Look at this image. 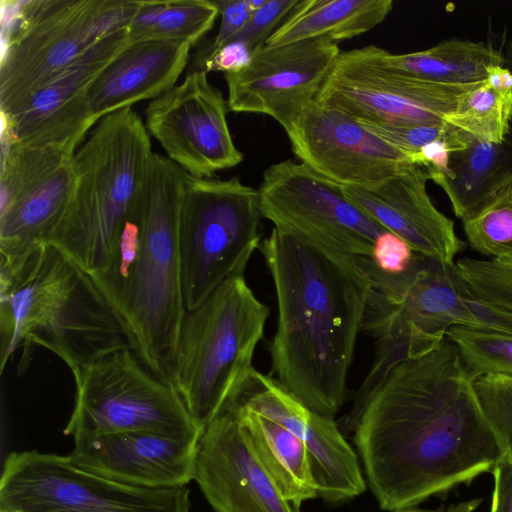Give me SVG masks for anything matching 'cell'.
Segmentation results:
<instances>
[{"instance_id":"obj_1","label":"cell","mask_w":512,"mask_h":512,"mask_svg":"<svg viewBox=\"0 0 512 512\" xmlns=\"http://www.w3.org/2000/svg\"><path fill=\"white\" fill-rule=\"evenodd\" d=\"M474 380L446 336L393 368L352 426L381 509L415 507L493 470L502 456Z\"/></svg>"},{"instance_id":"obj_2","label":"cell","mask_w":512,"mask_h":512,"mask_svg":"<svg viewBox=\"0 0 512 512\" xmlns=\"http://www.w3.org/2000/svg\"><path fill=\"white\" fill-rule=\"evenodd\" d=\"M258 249L273 280L277 325L268 351L276 379L311 410L334 418L370 292L356 257L273 228Z\"/></svg>"},{"instance_id":"obj_3","label":"cell","mask_w":512,"mask_h":512,"mask_svg":"<svg viewBox=\"0 0 512 512\" xmlns=\"http://www.w3.org/2000/svg\"><path fill=\"white\" fill-rule=\"evenodd\" d=\"M185 171L153 153L135 211L108 270L93 278L146 368L171 382L181 323L179 222Z\"/></svg>"},{"instance_id":"obj_4","label":"cell","mask_w":512,"mask_h":512,"mask_svg":"<svg viewBox=\"0 0 512 512\" xmlns=\"http://www.w3.org/2000/svg\"><path fill=\"white\" fill-rule=\"evenodd\" d=\"M0 255L1 372L20 347L21 370L30 346L40 345L71 371L112 351L133 349L93 277L60 249L47 243Z\"/></svg>"},{"instance_id":"obj_5","label":"cell","mask_w":512,"mask_h":512,"mask_svg":"<svg viewBox=\"0 0 512 512\" xmlns=\"http://www.w3.org/2000/svg\"><path fill=\"white\" fill-rule=\"evenodd\" d=\"M153 153L134 110L101 118L74 154L71 196L48 244L93 278L104 274L134 213Z\"/></svg>"},{"instance_id":"obj_6","label":"cell","mask_w":512,"mask_h":512,"mask_svg":"<svg viewBox=\"0 0 512 512\" xmlns=\"http://www.w3.org/2000/svg\"><path fill=\"white\" fill-rule=\"evenodd\" d=\"M240 269L183 317L171 383L204 429L239 395L254 367L270 308Z\"/></svg>"},{"instance_id":"obj_7","label":"cell","mask_w":512,"mask_h":512,"mask_svg":"<svg viewBox=\"0 0 512 512\" xmlns=\"http://www.w3.org/2000/svg\"><path fill=\"white\" fill-rule=\"evenodd\" d=\"M0 7V113L11 115L100 39L127 28L139 0H2Z\"/></svg>"},{"instance_id":"obj_8","label":"cell","mask_w":512,"mask_h":512,"mask_svg":"<svg viewBox=\"0 0 512 512\" xmlns=\"http://www.w3.org/2000/svg\"><path fill=\"white\" fill-rule=\"evenodd\" d=\"M258 190L238 177L197 178L185 172L179 258L186 311L246 268L261 243Z\"/></svg>"},{"instance_id":"obj_9","label":"cell","mask_w":512,"mask_h":512,"mask_svg":"<svg viewBox=\"0 0 512 512\" xmlns=\"http://www.w3.org/2000/svg\"><path fill=\"white\" fill-rule=\"evenodd\" d=\"M71 372L75 403L64 435L151 431L200 439L203 429L175 386L150 372L133 349L112 351Z\"/></svg>"},{"instance_id":"obj_10","label":"cell","mask_w":512,"mask_h":512,"mask_svg":"<svg viewBox=\"0 0 512 512\" xmlns=\"http://www.w3.org/2000/svg\"><path fill=\"white\" fill-rule=\"evenodd\" d=\"M190 490L126 486L85 471L69 455L13 451L0 478V512H190Z\"/></svg>"},{"instance_id":"obj_11","label":"cell","mask_w":512,"mask_h":512,"mask_svg":"<svg viewBox=\"0 0 512 512\" xmlns=\"http://www.w3.org/2000/svg\"><path fill=\"white\" fill-rule=\"evenodd\" d=\"M257 190L261 215L275 228L342 254L371 257L386 230L301 162L270 165Z\"/></svg>"},{"instance_id":"obj_12","label":"cell","mask_w":512,"mask_h":512,"mask_svg":"<svg viewBox=\"0 0 512 512\" xmlns=\"http://www.w3.org/2000/svg\"><path fill=\"white\" fill-rule=\"evenodd\" d=\"M477 83L407 75L386 66L379 47L369 45L340 52L315 100L359 120L444 123L461 94Z\"/></svg>"},{"instance_id":"obj_13","label":"cell","mask_w":512,"mask_h":512,"mask_svg":"<svg viewBox=\"0 0 512 512\" xmlns=\"http://www.w3.org/2000/svg\"><path fill=\"white\" fill-rule=\"evenodd\" d=\"M227 108L207 72L193 70L181 84L149 102L145 126L167 157L187 174L211 178L244 158L232 139Z\"/></svg>"},{"instance_id":"obj_14","label":"cell","mask_w":512,"mask_h":512,"mask_svg":"<svg viewBox=\"0 0 512 512\" xmlns=\"http://www.w3.org/2000/svg\"><path fill=\"white\" fill-rule=\"evenodd\" d=\"M74 154L13 143L1 154L0 254L47 244L69 202Z\"/></svg>"},{"instance_id":"obj_15","label":"cell","mask_w":512,"mask_h":512,"mask_svg":"<svg viewBox=\"0 0 512 512\" xmlns=\"http://www.w3.org/2000/svg\"><path fill=\"white\" fill-rule=\"evenodd\" d=\"M127 44V28L106 35L38 88L15 113H0L1 139L75 154L99 121L86 100L87 90Z\"/></svg>"},{"instance_id":"obj_16","label":"cell","mask_w":512,"mask_h":512,"mask_svg":"<svg viewBox=\"0 0 512 512\" xmlns=\"http://www.w3.org/2000/svg\"><path fill=\"white\" fill-rule=\"evenodd\" d=\"M302 164L339 185L372 187L392 177L411 156L383 141L351 115L308 103L285 129Z\"/></svg>"},{"instance_id":"obj_17","label":"cell","mask_w":512,"mask_h":512,"mask_svg":"<svg viewBox=\"0 0 512 512\" xmlns=\"http://www.w3.org/2000/svg\"><path fill=\"white\" fill-rule=\"evenodd\" d=\"M340 52L327 39L258 48L244 69L224 74L228 109L270 116L285 130L315 100Z\"/></svg>"},{"instance_id":"obj_18","label":"cell","mask_w":512,"mask_h":512,"mask_svg":"<svg viewBox=\"0 0 512 512\" xmlns=\"http://www.w3.org/2000/svg\"><path fill=\"white\" fill-rule=\"evenodd\" d=\"M233 403L278 422L304 442L323 500L338 503L365 491L357 455L334 419L308 408L276 378L254 369Z\"/></svg>"},{"instance_id":"obj_19","label":"cell","mask_w":512,"mask_h":512,"mask_svg":"<svg viewBox=\"0 0 512 512\" xmlns=\"http://www.w3.org/2000/svg\"><path fill=\"white\" fill-rule=\"evenodd\" d=\"M193 480L214 512H300L284 498L231 410L203 429Z\"/></svg>"},{"instance_id":"obj_20","label":"cell","mask_w":512,"mask_h":512,"mask_svg":"<svg viewBox=\"0 0 512 512\" xmlns=\"http://www.w3.org/2000/svg\"><path fill=\"white\" fill-rule=\"evenodd\" d=\"M199 439L128 431L74 439L69 454L79 468L126 486L185 487L194 476Z\"/></svg>"},{"instance_id":"obj_21","label":"cell","mask_w":512,"mask_h":512,"mask_svg":"<svg viewBox=\"0 0 512 512\" xmlns=\"http://www.w3.org/2000/svg\"><path fill=\"white\" fill-rule=\"evenodd\" d=\"M427 181L425 168L409 164L375 186L340 187L350 202L414 251L453 263L465 243L457 236L453 221L432 203Z\"/></svg>"},{"instance_id":"obj_22","label":"cell","mask_w":512,"mask_h":512,"mask_svg":"<svg viewBox=\"0 0 512 512\" xmlns=\"http://www.w3.org/2000/svg\"><path fill=\"white\" fill-rule=\"evenodd\" d=\"M191 47L165 40L128 43L88 88L86 100L92 114L100 120L171 90L189 60Z\"/></svg>"},{"instance_id":"obj_23","label":"cell","mask_w":512,"mask_h":512,"mask_svg":"<svg viewBox=\"0 0 512 512\" xmlns=\"http://www.w3.org/2000/svg\"><path fill=\"white\" fill-rule=\"evenodd\" d=\"M428 176L447 195L454 214L469 218L512 182V129L501 144L472 138L451 152L445 173Z\"/></svg>"},{"instance_id":"obj_24","label":"cell","mask_w":512,"mask_h":512,"mask_svg":"<svg viewBox=\"0 0 512 512\" xmlns=\"http://www.w3.org/2000/svg\"><path fill=\"white\" fill-rule=\"evenodd\" d=\"M226 410L234 413L263 466L288 502L300 509L303 502L318 496L307 448L297 435L243 404L233 403Z\"/></svg>"},{"instance_id":"obj_25","label":"cell","mask_w":512,"mask_h":512,"mask_svg":"<svg viewBox=\"0 0 512 512\" xmlns=\"http://www.w3.org/2000/svg\"><path fill=\"white\" fill-rule=\"evenodd\" d=\"M392 0H300L266 45L307 39L339 42L364 34L383 22Z\"/></svg>"},{"instance_id":"obj_26","label":"cell","mask_w":512,"mask_h":512,"mask_svg":"<svg viewBox=\"0 0 512 512\" xmlns=\"http://www.w3.org/2000/svg\"><path fill=\"white\" fill-rule=\"evenodd\" d=\"M382 62L399 72L427 81L472 84L484 81L488 68L506 62L502 54L483 41L447 39L417 52L393 54L379 47Z\"/></svg>"},{"instance_id":"obj_27","label":"cell","mask_w":512,"mask_h":512,"mask_svg":"<svg viewBox=\"0 0 512 512\" xmlns=\"http://www.w3.org/2000/svg\"><path fill=\"white\" fill-rule=\"evenodd\" d=\"M216 1H139L127 27L128 43L165 40L196 44L214 25Z\"/></svg>"},{"instance_id":"obj_28","label":"cell","mask_w":512,"mask_h":512,"mask_svg":"<svg viewBox=\"0 0 512 512\" xmlns=\"http://www.w3.org/2000/svg\"><path fill=\"white\" fill-rule=\"evenodd\" d=\"M445 121L478 141L501 144L512 129V93L481 81L461 94Z\"/></svg>"},{"instance_id":"obj_29","label":"cell","mask_w":512,"mask_h":512,"mask_svg":"<svg viewBox=\"0 0 512 512\" xmlns=\"http://www.w3.org/2000/svg\"><path fill=\"white\" fill-rule=\"evenodd\" d=\"M445 336L457 347L470 377H512V335L466 326H451Z\"/></svg>"},{"instance_id":"obj_30","label":"cell","mask_w":512,"mask_h":512,"mask_svg":"<svg viewBox=\"0 0 512 512\" xmlns=\"http://www.w3.org/2000/svg\"><path fill=\"white\" fill-rule=\"evenodd\" d=\"M462 223L476 252L491 259L512 256V182Z\"/></svg>"},{"instance_id":"obj_31","label":"cell","mask_w":512,"mask_h":512,"mask_svg":"<svg viewBox=\"0 0 512 512\" xmlns=\"http://www.w3.org/2000/svg\"><path fill=\"white\" fill-rule=\"evenodd\" d=\"M473 385L501 454L512 464V377L482 376Z\"/></svg>"},{"instance_id":"obj_32","label":"cell","mask_w":512,"mask_h":512,"mask_svg":"<svg viewBox=\"0 0 512 512\" xmlns=\"http://www.w3.org/2000/svg\"><path fill=\"white\" fill-rule=\"evenodd\" d=\"M456 265L477 297L512 311V256L489 260L461 258Z\"/></svg>"},{"instance_id":"obj_33","label":"cell","mask_w":512,"mask_h":512,"mask_svg":"<svg viewBox=\"0 0 512 512\" xmlns=\"http://www.w3.org/2000/svg\"><path fill=\"white\" fill-rule=\"evenodd\" d=\"M446 321L449 328L458 325L512 335V311L477 297L464 278L451 299Z\"/></svg>"},{"instance_id":"obj_34","label":"cell","mask_w":512,"mask_h":512,"mask_svg":"<svg viewBox=\"0 0 512 512\" xmlns=\"http://www.w3.org/2000/svg\"><path fill=\"white\" fill-rule=\"evenodd\" d=\"M365 128L392 146L412 156L425 145L443 138L450 124L359 120ZM412 161V159H411Z\"/></svg>"},{"instance_id":"obj_35","label":"cell","mask_w":512,"mask_h":512,"mask_svg":"<svg viewBox=\"0 0 512 512\" xmlns=\"http://www.w3.org/2000/svg\"><path fill=\"white\" fill-rule=\"evenodd\" d=\"M299 2L300 0H267L261 8L252 13L246 25L229 42H243L253 53L258 48L266 45L269 37L285 21Z\"/></svg>"},{"instance_id":"obj_36","label":"cell","mask_w":512,"mask_h":512,"mask_svg":"<svg viewBox=\"0 0 512 512\" xmlns=\"http://www.w3.org/2000/svg\"><path fill=\"white\" fill-rule=\"evenodd\" d=\"M421 255L401 237L385 230L377 237L370 259L382 272L399 275L409 271Z\"/></svg>"},{"instance_id":"obj_37","label":"cell","mask_w":512,"mask_h":512,"mask_svg":"<svg viewBox=\"0 0 512 512\" xmlns=\"http://www.w3.org/2000/svg\"><path fill=\"white\" fill-rule=\"evenodd\" d=\"M220 28L213 41L198 53V65L227 44L248 22L252 11L247 0H217Z\"/></svg>"},{"instance_id":"obj_38","label":"cell","mask_w":512,"mask_h":512,"mask_svg":"<svg viewBox=\"0 0 512 512\" xmlns=\"http://www.w3.org/2000/svg\"><path fill=\"white\" fill-rule=\"evenodd\" d=\"M252 53L240 41L229 42L220 48L214 55L201 62L199 70L205 72L219 71L235 73L244 69L251 61Z\"/></svg>"},{"instance_id":"obj_39","label":"cell","mask_w":512,"mask_h":512,"mask_svg":"<svg viewBox=\"0 0 512 512\" xmlns=\"http://www.w3.org/2000/svg\"><path fill=\"white\" fill-rule=\"evenodd\" d=\"M493 473V492L490 512H512V464L501 456Z\"/></svg>"},{"instance_id":"obj_40","label":"cell","mask_w":512,"mask_h":512,"mask_svg":"<svg viewBox=\"0 0 512 512\" xmlns=\"http://www.w3.org/2000/svg\"><path fill=\"white\" fill-rule=\"evenodd\" d=\"M485 81L497 92L512 93V70L503 65L489 67Z\"/></svg>"},{"instance_id":"obj_41","label":"cell","mask_w":512,"mask_h":512,"mask_svg":"<svg viewBox=\"0 0 512 512\" xmlns=\"http://www.w3.org/2000/svg\"><path fill=\"white\" fill-rule=\"evenodd\" d=\"M478 501H471L469 503L460 504L459 506H456L449 511H440V510H426V509H420L415 507H409V508H403V509H397L392 510L388 512H470L476 507V503Z\"/></svg>"}]
</instances>
